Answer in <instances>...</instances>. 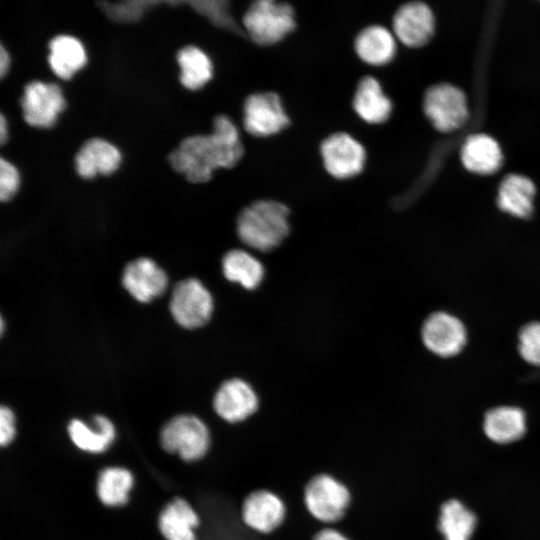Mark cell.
I'll return each instance as SVG.
<instances>
[{
	"label": "cell",
	"mask_w": 540,
	"mask_h": 540,
	"mask_svg": "<svg viewBox=\"0 0 540 540\" xmlns=\"http://www.w3.org/2000/svg\"><path fill=\"white\" fill-rule=\"evenodd\" d=\"M160 3L152 0H130L118 3L101 2L99 5L113 21L126 23L139 20L148 9Z\"/></svg>",
	"instance_id": "cell-30"
},
{
	"label": "cell",
	"mask_w": 540,
	"mask_h": 540,
	"mask_svg": "<svg viewBox=\"0 0 540 540\" xmlns=\"http://www.w3.org/2000/svg\"><path fill=\"white\" fill-rule=\"evenodd\" d=\"M320 155L328 174L340 180L359 175L366 163V150L353 136L336 132L320 144Z\"/></svg>",
	"instance_id": "cell-9"
},
{
	"label": "cell",
	"mask_w": 540,
	"mask_h": 540,
	"mask_svg": "<svg viewBox=\"0 0 540 540\" xmlns=\"http://www.w3.org/2000/svg\"><path fill=\"white\" fill-rule=\"evenodd\" d=\"M312 540H352L336 526H322L313 536Z\"/></svg>",
	"instance_id": "cell-34"
},
{
	"label": "cell",
	"mask_w": 540,
	"mask_h": 540,
	"mask_svg": "<svg viewBox=\"0 0 540 540\" xmlns=\"http://www.w3.org/2000/svg\"><path fill=\"white\" fill-rule=\"evenodd\" d=\"M198 14L204 16L209 22L218 28L244 36L242 25L235 20L230 12L228 1L224 0H197L187 1Z\"/></svg>",
	"instance_id": "cell-29"
},
{
	"label": "cell",
	"mask_w": 540,
	"mask_h": 540,
	"mask_svg": "<svg viewBox=\"0 0 540 540\" xmlns=\"http://www.w3.org/2000/svg\"><path fill=\"white\" fill-rule=\"evenodd\" d=\"M352 106L358 117L372 125L386 122L392 113V102L379 81L370 75L362 77L354 92Z\"/></svg>",
	"instance_id": "cell-17"
},
{
	"label": "cell",
	"mask_w": 540,
	"mask_h": 540,
	"mask_svg": "<svg viewBox=\"0 0 540 540\" xmlns=\"http://www.w3.org/2000/svg\"><path fill=\"white\" fill-rule=\"evenodd\" d=\"M288 508L284 499L269 489H256L248 493L240 505L243 525L261 536L278 531L285 523Z\"/></svg>",
	"instance_id": "cell-6"
},
{
	"label": "cell",
	"mask_w": 540,
	"mask_h": 540,
	"mask_svg": "<svg viewBox=\"0 0 540 540\" xmlns=\"http://www.w3.org/2000/svg\"><path fill=\"white\" fill-rule=\"evenodd\" d=\"M95 427L91 428L80 419H72L67 426L71 442L83 452L101 454L113 443L116 430L110 419L103 415L93 418Z\"/></svg>",
	"instance_id": "cell-21"
},
{
	"label": "cell",
	"mask_w": 540,
	"mask_h": 540,
	"mask_svg": "<svg viewBox=\"0 0 540 540\" xmlns=\"http://www.w3.org/2000/svg\"><path fill=\"white\" fill-rule=\"evenodd\" d=\"M518 351L527 363L540 367V321L521 327L518 335Z\"/></svg>",
	"instance_id": "cell-31"
},
{
	"label": "cell",
	"mask_w": 540,
	"mask_h": 540,
	"mask_svg": "<svg viewBox=\"0 0 540 540\" xmlns=\"http://www.w3.org/2000/svg\"><path fill=\"white\" fill-rule=\"evenodd\" d=\"M160 444L167 453L176 454L185 462H197L209 454L213 438L209 427L201 418L182 414L163 425Z\"/></svg>",
	"instance_id": "cell-5"
},
{
	"label": "cell",
	"mask_w": 540,
	"mask_h": 540,
	"mask_svg": "<svg viewBox=\"0 0 540 540\" xmlns=\"http://www.w3.org/2000/svg\"><path fill=\"white\" fill-rule=\"evenodd\" d=\"M200 524L198 512L181 497L169 501L158 517V528L165 540H197Z\"/></svg>",
	"instance_id": "cell-16"
},
{
	"label": "cell",
	"mask_w": 540,
	"mask_h": 540,
	"mask_svg": "<svg viewBox=\"0 0 540 540\" xmlns=\"http://www.w3.org/2000/svg\"><path fill=\"white\" fill-rule=\"evenodd\" d=\"M222 271L228 281L247 290L256 289L265 275L262 262L243 249H232L223 256Z\"/></svg>",
	"instance_id": "cell-24"
},
{
	"label": "cell",
	"mask_w": 540,
	"mask_h": 540,
	"mask_svg": "<svg viewBox=\"0 0 540 540\" xmlns=\"http://www.w3.org/2000/svg\"><path fill=\"white\" fill-rule=\"evenodd\" d=\"M19 187V174L14 165L4 158L0 159V199L10 200Z\"/></svg>",
	"instance_id": "cell-32"
},
{
	"label": "cell",
	"mask_w": 540,
	"mask_h": 540,
	"mask_svg": "<svg viewBox=\"0 0 540 540\" xmlns=\"http://www.w3.org/2000/svg\"><path fill=\"white\" fill-rule=\"evenodd\" d=\"M119 150L100 138H92L83 143L75 156V169L79 176L90 179L97 174L114 172L120 163Z\"/></svg>",
	"instance_id": "cell-18"
},
{
	"label": "cell",
	"mask_w": 540,
	"mask_h": 540,
	"mask_svg": "<svg viewBox=\"0 0 540 540\" xmlns=\"http://www.w3.org/2000/svg\"><path fill=\"white\" fill-rule=\"evenodd\" d=\"M534 183L526 176L507 175L500 183L497 205L503 212L520 219H529L534 212Z\"/></svg>",
	"instance_id": "cell-19"
},
{
	"label": "cell",
	"mask_w": 540,
	"mask_h": 540,
	"mask_svg": "<svg viewBox=\"0 0 540 540\" xmlns=\"http://www.w3.org/2000/svg\"><path fill=\"white\" fill-rule=\"evenodd\" d=\"M8 130L5 116L1 113L0 115V143L3 145L7 140Z\"/></svg>",
	"instance_id": "cell-36"
},
{
	"label": "cell",
	"mask_w": 540,
	"mask_h": 540,
	"mask_svg": "<svg viewBox=\"0 0 540 540\" xmlns=\"http://www.w3.org/2000/svg\"><path fill=\"white\" fill-rule=\"evenodd\" d=\"M290 124L280 96L272 91L250 94L243 104V126L255 137L280 133Z\"/></svg>",
	"instance_id": "cell-8"
},
{
	"label": "cell",
	"mask_w": 540,
	"mask_h": 540,
	"mask_svg": "<svg viewBox=\"0 0 540 540\" xmlns=\"http://www.w3.org/2000/svg\"><path fill=\"white\" fill-rule=\"evenodd\" d=\"M461 161L467 170L487 175L500 168L503 156L494 138L486 134H475L464 142L461 148Z\"/></svg>",
	"instance_id": "cell-23"
},
{
	"label": "cell",
	"mask_w": 540,
	"mask_h": 540,
	"mask_svg": "<svg viewBox=\"0 0 540 540\" xmlns=\"http://www.w3.org/2000/svg\"><path fill=\"white\" fill-rule=\"evenodd\" d=\"M303 502L308 514L323 526H336L347 515L353 496L342 480L330 473H318L305 485Z\"/></svg>",
	"instance_id": "cell-3"
},
{
	"label": "cell",
	"mask_w": 540,
	"mask_h": 540,
	"mask_svg": "<svg viewBox=\"0 0 540 540\" xmlns=\"http://www.w3.org/2000/svg\"><path fill=\"white\" fill-rule=\"evenodd\" d=\"M122 283L136 300L145 303L165 291L167 276L153 260L138 258L125 267Z\"/></svg>",
	"instance_id": "cell-15"
},
{
	"label": "cell",
	"mask_w": 540,
	"mask_h": 540,
	"mask_svg": "<svg viewBox=\"0 0 540 540\" xmlns=\"http://www.w3.org/2000/svg\"><path fill=\"white\" fill-rule=\"evenodd\" d=\"M421 338L430 352L439 357L450 358L463 350L467 342V332L459 318L444 311H437L425 319Z\"/></svg>",
	"instance_id": "cell-12"
},
{
	"label": "cell",
	"mask_w": 540,
	"mask_h": 540,
	"mask_svg": "<svg viewBox=\"0 0 540 540\" xmlns=\"http://www.w3.org/2000/svg\"><path fill=\"white\" fill-rule=\"evenodd\" d=\"M393 31L396 38L408 47H421L432 37L434 16L422 2L405 3L393 16Z\"/></svg>",
	"instance_id": "cell-14"
},
{
	"label": "cell",
	"mask_w": 540,
	"mask_h": 540,
	"mask_svg": "<svg viewBox=\"0 0 540 540\" xmlns=\"http://www.w3.org/2000/svg\"><path fill=\"white\" fill-rule=\"evenodd\" d=\"M213 304L212 295L202 282L189 278L175 286L171 295L170 311L179 325L193 329L209 321Z\"/></svg>",
	"instance_id": "cell-11"
},
{
	"label": "cell",
	"mask_w": 540,
	"mask_h": 540,
	"mask_svg": "<svg viewBox=\"0 0 540 540\" xmlns=\"http://www.w3.org/2000/svg\"><path fill=\"white\" fill-rule=\"evenodd\" d=\"M16 420L13 411L7 406L0 408V444L9 446L16 436Z\"/></svg>",
	"instance_id": "cell-33"
},
{
	"label": "cell",
	"mask_w": 540,
	"mask_h": 540,
	"mask_svg": "<svg viewBox=\"0 0 540 540\" xmlns=\"http://www.w3.org/2000/svg\"><path fill=\"white\" fill-rule=\"evenodd\" d=\"M261 402L254 387L241 378L224 381L216 390L212 407L226 424L241 425L252 419L260 410Z\"/></svg>",
	"instance_id": "cell-7"
},
{
	"label": "cell",
	"mask_w": 540,
	"mask_h": 540,
	"mask_svg": "<svg viewBox=\"0 0 540 540\" xmlns=\"http://www.w3.org/2000/svg\"><path fill=\"white\" fill-rule=\"evenodd\" d=\"M24 120L31 126L49 128L65 108L61 89L55 83L29 82L20 101Z\"/></svg>",
	"instance_id": "cell-13"
},
{
	"label": "cell",
	"mask_w": 540,
	"mask_h": 540,
	"mask_svg": "<svg viewBox=\"0 0 540 540\" xmlns=\"http://www.w3.org/2000/svg\"><path fill=\"white\" fill-rule=\"evenodd\" d=\"M133 485L134 476L130 470L120 466H109L98 474L97 497L105 506L120 507L128 502Z\"/></svg>",
	"instance_id": "cell-26"
},
{
	"label": "cell",
	"mask_w": 540,
	"mask_h": 540,
	"mask_svg": "<svg viewBox=\"0 0 540 540\" xmlns=\"http://www.w3.org/2000/svg\"><path fill=\"white\" fill-rule=\"evenodd\" d=\"M485 435L495 443L508 444L519 440L526 432V415L519 407L499 406L484 416Z\"/></svg>",
	"instance_id": "cell-22"
},
{
	"label": "cell",
	"mask_w": 540,
	"mask_h": 540,
	"mask_svg": "<svg viewBox=\"0 0 540 540\" xmlns=\"http://www.w3.org/2000/svg\"><path fill=\"white\" fill-rule=\"evenodd\" d=\"M48 62L52 71L62 79H69L87 61L81 42L73 36L58 35L49 43Z\"/></svg>",
	"instance_id": "cell-25"
},
{
	"label": "cell",
	"mask_w": 540,
	"mask_h": 540,
	"mask_svg": "<svg viewBox=\"0 0 540 540\" xmlns=\"http://www.w3.org/2000/svg\"><path fill=\"white\" fill-rule=\"evenodd\" d=\"M244 155V146L235 123L226 115L213 121L208 135H194L183 139L168 159L174 170L183 173L192 183L211 179L217 168H232Z\"/></svg>",
	"instance_id": "cell-1"
},
{
	"label": "cell",
	"mask_w": 540,
	"mask_h": 540,
	"mask_svg": "<svg viewBox=\"0 0 540 540\" xmlns=\"http://www.w3.org/2000/svg\"><path fill=\"white\" fill-rule=\"evenodd\" d=\"M354 50L364 63L383 66L391 62L395 56V37L381 25H370L363 28L355 37Z\"/></svg>",
	"instance_id": "cell-20"
},
{
	"label": "cell",
	"mask_w": 540,
	"mask_h": 540,
	"mask_svg": "<svg viewBox=\"0 0 540 540\" xmlns=\"http://www.w3.org/2000/svg\"><path fill=\"white\" fill-rule=\"evenodd\" d=\"M10 57L3 45L0 46V76L3 78L8 72Z\"/></svg>",
	"instance_id": "cell-35"
},
{
	"label": "cell",
	"mask_w": 540,
	"mask_h": 540,
	"mask_svg": "<svg viewBox=\"0 0 540 540\" xmlns=\"http://www.w3.org/2000/svg\"><path fill=\"white\" fill-rule=\"evenodd\" d=\"M289 208L277 200H258L239 213L236 231L247 247L269 252L277 248L290 232Z\"/></svg>",
	"instance_id": "cell-2"
},
{
	"label": "cell",
	"mask_w": 540,
	"mask_h": 540,
	"mask_svg": "<svg viewBox=\"0 0 540 540\" xmlns=\"http://www.w3.org/2000/svg\"><path fill=\"white\" fill-rule=\"evenodd\" d=\"M245 35L259 46L282 41L296 27L293 7L286 2L259 0L253 2L242 18Z\"/></svg>",
	"instance_id": "cell-4"
},
{
	"label": "cell",
	"mask_w": 540,
	"mask_h": 540,
	"mask_svg": "<svg viewBox=\"0 0 540 540\" xmlns=\"http://www.w3.org/2000/svg\"><path fill=\"white\" fill-rule=\"evenodd\" d=\"M180 66V82L190 90L202 88L213 75L209 56L196 46H186L177 54Z\"/></svg>",
	"instance_id": "cell-28"
},
{
	"label": "cell",
	"mask_w": 540,
	"mask_h": 540,
	"mask_svg": "<svg viewBox=\"0 0 540 540\" xmlns=\"http://www.w3.org/2000/svg\"><path fill=\"white\" fill-rule=\"evenodd\" d=\"M476 522L474 513L458 500L441 506L438 528L445 540H470Z\"/></svg>",
	"instance_id": "cell-27"
},
{
	"label": "cell",
	"mask_w": 540,
	"mask_h": 540,
	"mask_svg": "<svg viewBox=\"0 0 540 540\" xmlns=\"http://www.w3.org/2000/svg\"><path fill=\"white\" fill-rule=\"evenodd\" d=\"M423 107L427 118L441 132H452L468 119L465 94L450 84L430 87L425 93Z\"/></svg>",
	"instance_id": "cell-10"
}]
</instances>
